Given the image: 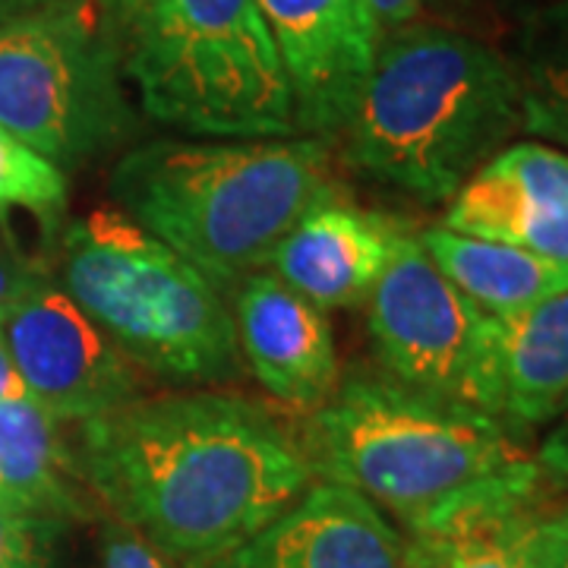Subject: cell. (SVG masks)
I'll use <instances>...</instances> for the list:
<instances>
[{
    "label": "cell",
    "instance_id": "cell-1",
    "mask_svg": "<svg viewBox=\"0 0 568 568\" xmlns=\"http://www.w3.org/2000/svg\"><path fill=\"white\" fill-rule=\"evenodd\" d=\"M80 426L89 493L183 566L250 540L316 480L297 433L231 392L140 395Z\"/></svg>",
    "mask_w": 568,
    "mask_h": 568
},
{
    "label": "cell",
    "instance_id": "cell-2",
    "mask_svg": "<svg viewBox=\"0 0 568 568\" xmlns=\"http://www.w3.org/2000/svg\"><path fill=\"white\" fill-rule=\"evenodd\" d=\"M297 439L313 477L392 511L407 537L470 511L537 503L547 484L537 462L493 417L366 369L338 379Z\"/></svg>",
    "mask_w": 568,
    "mask_h": 568
},
{
    "label": "cell",
    "instance_id": "cell-3",
    "mask_svg": "<svg viewBox=\"0 0 568 568\" xmlns=\"http://www.w3.org/2000/svg\"><path fill=\"white\" fill-rule=\"evenodd\" d=\"M111 196L224 291L263 272L338 183L320 136L152 140L114 164Z\"/></svg>",
    "mask_w": 568,
    "mask_h": 568
},
{
    "label": "cell",
    "instance_id": "cell-4",
    "mask_svg": "<svg viewBox=\"0 0 568 568\" xmlns=\"http://www.w3.org/2000/svg\"><path fill=\"white\" fill-rule=\"evenodd\" d=\"M525 123V82L499 51L410 22L376 44L345 126V155L376 181L446 203Z\"/></svg>",
    "mask_w": 568,
    "mask_h": 568
},
{
    "label": "cell",
    "instance_id": "cell-5",
    "mask_svg": "<svg viewBox=\"0 0 568 568\" xmlns=\"http://www.w3.org/2000/svg\"><path fill=\"white\" fill-rule=\"evenodd\" d=\"M61 287L133 364L162 379L224 383L244 366L222 287L118 205L63 231Z\"/></svg>",
    "mask_w": 568,
    "mask_h": 568
},
{
    "label": "cell",
    "instance_id": "cell-6",
    "mask_svg": "<svg viewBox=\"0 0 568 568\" xmlns=\"http://www.w3.org/2000/svg\"><path fill=\"white\" fill-rule=\"evenodd\" d=\"M126 77L152 121L205 140H275L297 130L282 54L256 0H142Z\"/></svg>",
    "mask_w": 568,
    "mask_h": 568
},
{
    "label": "cell",
    "instance_id": "cell-7",
    "mask_svg": "<svg viewBox=\"0 0 568 568\" xmlns=\"http://www.w3.org/2000/svg\"><path fill=\"white\" fill-rule=\"evenodd\" d=\"M0 126L63 171L133 130L121 48L80 3H39L0 20Z\"/></svg>",
    "mask_w": 568,
    "mask_h": 568
},
{
    "label": "cell",
    "instance_id": "cell-8",
    "mask_svg": "<svg viewBox=\"0 0 568 568\" xmlns=\"http://www.w3.org/2000/svg\"><path fill=\"white\" fill-rule=\"evenodd\" d=\"M364 306L373 345L395 383L496 420L493 316L436 268L420 234L407 227L398 237Z\"/></svg>",
    "mask_w": 568,
    "mask_h": 568
},
{
    "label": "cell",
    "instance_id": "cell-9",
    "mask_svg": "<svg viewBox=\"0 0 568 568\" xmlns=\"http://www.w3.org/2000/svg\"><path fill=\"white\" fill-rule=\"evenodd\" d=\"M0 332L26 395L58 420L85 424L140 398V366L51 278L0 320Z\"/></svg>",
    "mask_w": 568,
    "mask_h": 568
},
{
    "label": "cell",
    "instance_id": "cell-10",
    "mask_svg": "<svg viewBox=\"0 0 568 568\" xmlns=\"http://www.w3.org/2000/svg\"><path fill=\"white\" fill-rule=\"evenodd\" d=\"M282 54L297 130L345 133L373 70L379 29L366 0H256Z\"/></svg>",
    "mask_w": 568,
    "mask_h": 568
},
{
    "label": "cell",
    "instance_id": "cell-11",
    "mask_svg": "<svg viewBox=\"0 0 568 568\" xmlns=\"http://www.w3.org/2000/svg\"><path fill=\"white\" fill-rule=\"evenodd\" d=\"M190 568H414L383 508L338 484H313L260 534Z\"/></svg>",
    "mask_w": 568,
    "mask_h": 568
},
{
    "label": "cell",
    "instance_id": "cell-12",
    "mask_svg": "<svg viewBox=\"0 0 568 568\" xmlns=\"http://www.w3.org/2000/svg\"><path fill=\"white\" fill-rule=\"evenodd\" d=\"M443 227L568 263V152L506 145L448 200Z\"/></svg>",
    "mask_w": 568,
    "mask_h": 568
},
{
    "label": "cell",
    "instance_id": "cell-13",
    "mask_svg": "<svg viewBox=\"0 0 568 568\" xmlns=\"http://www.w3.org/2000/svg\"><path fill=\"white\" fill-rule=\"evenodd\" d=\"M234 328L244 364L272 398L304 414L332 398L342 379L332 325L278 275L256 272L237 284Z\"/></svg>",
    "mask_w": 568,
    "mask_h": 568
},
{
    "label": "cell",
    "instance_id": "cell-14",
    "mask_svg": "<svg viewBox=\"0 0 568 568\" xmlns=\"http://www.w3.org/2000/svg\"><path fill=\"white\" fill-rule=\"evenodd\" d=\"M407 224L345 200L316 205L272 256V275L320 310L366 304Z\"/></svg>",
    "mask_w": 568,
    "mask_h": 568
},
{
    "label": "cell",
    "instance_id": "cell-15",
    "mask_svg": "<svg viewBox=\"0 0 568 568\" xmlns=\"http://www.w3.org/2000/svg\"><path fill=\"white\" fill-rule=\"evenodd\" d=\"M496 420L506 429L552 424L568 407V291L493 316Z\"/></svg>",
    "mask_w": 568,
    "mask_h": 568
},
{
    "label": "cell",
    "instance_id": "cell-16",
    "mask_svg": "<svg viewBox=\"0 0 568 568\" xmlns=\"http://www.w3.org/2000/svg\"><path fill=\"white\" fill-rule=\"evenodd\" d=\"M61 424L29 395L0 402V496L36 525L92 515Z\"/></svg>",
    "mask_w": 568,
    "mask_h": 568
},
{
    "label": "cell",
    "instance_id": "cell-17",
    "mask_svg": "<svg viewBox=\"0 0 568 568\" xmlns=\"http://www.w3.org/2000/svg\"><path fill=\"white\" fill-rule=\"evenodd\" d=\"M420 244L448 282L487 316H508L568 291V263L521 246L467 237L448 227H429Z\"/></svg>",
    "mask_w": 568,
    "mask_h": 568
},
{
    "label": "cell",
    "instance_id": "cell-18",
    "mask_svg": "<svg viewBox=\"0 0 568 568\" xmlns=\"http://www.w3.org/2000/svg\"><path fill=\"white\" fill-rule=\"evenodd\" d=\"M537 518L534 503L484 508L429 534L407 537L414 568H528Z\"/></svg>",
    "mask_w": 568,
    "mask_h": 568
},
{
    "label": "cell",
    "instance_id": "cell-19",
    "mask_svg": "<svg viewBox=\"0 0 568 568\" xmlns=\"http://www.w3.org/2000/svg\"><path fill=\"white\" fill-rule=\"evenodd\" d=\"M22 209L41 222L61 219L67 209V178L54 162L0 126V212Z\"/></svg>",
    "mask_w": 568,
    "mask_h": 568
},
{
    "label": "cell",
    "instance_id": "cell-20",
    "mask_svg": "<svg viewBox=\"0 0 568 568\" xmlns=\"http://www.w3.org/2000/svg\"><path fill=\"white\" fill-rule=\"evenodd\" d=\"M528 118H568V0L540 13L528 36Z\"/></svg>",
    "mask_w": 568,
    "mask_h": 568
},
{
    "label": "cell",
    "instance_id": "cell-21",
    "mask_svg": "<svg viewBox=\"0 0 568 568\" xmlns=\"http://www.w3.org/2000/svg\"><path fill=\"white\" fill-rule=\"evenodd\" d=\"M102 568H190L152 547L145 537L121 521H111L102 530Z\"/></svg>",
    "mask_w": 568,
    "mask_h": 568
},
{
    "label": "cell",
    "instance_id": "cell-22",
    "mask_svg": "<svg viewBox=\"0 0 568 568\" xmlns=\"http://www.w3.org/2000/svg\"><path fill=\"white\" fill-rule=\"evenodd\" d=\"M32 528L36 521L0 496V568H44Z\"/></svg>",
    "mask_w": 568,
    "mask_h": 568
},
{
    "label": "cell",
    "instance_id": "cell-23",
    "mask_svg": "<svg viewBox=\"0 0 568 568\" xmlns=\"http://www.w3.org/2000/svg\"><path fill=\"white\" fill-rule=\"evenodd\" d=\"M528 568H568V508L534 521Z\"/></svg>",
    "mask_w": 568,
    "mask_h": 568
},
{
    "label": "cell",
    "instance_id": "cell-24",
    "mask_svg": "<svg viewBox=\"0 0 568 568\" xmlns=\"http://www.w3.org/2000/svg\"><path fill=\"white\" fill-rule=\"evenodd\" d=\"M41 282H48V272L41 265L26 260L17 250L0 246V320Z\"/></svg>",
    "mask_w": 568,
    "mask_h": 568
},
{
    "label": "cell",
    "instance_id": "cell-25",
    "mask_svg": "<svg viewBox=\"0 0 568 568\" xmlns=\"http://www.w3.org/2000/svg\"><path fill=\"white\" fill-rule=\"evenodd\" d=\"M534 462H537L547 484L568 487V407L552 420V429L544 436Z\"/></svg>",
    "mask_w": 568,
    "mask_h": 568
},
{
    "label": "cell",
    "instance_id": "cell-26",
    "mask_svg": "<svg viewBox=\"0 0 568 568\" xmlns=\"http://www.w3.org/2000/svg\"><path fill=\"white\" fill-rule=\"evenodd\" d=\"M366 7H369L373 22L379 29V39H383L386 32H395V29L417 20V13L424 10V0H366Z\"/></svg>",
    "mask_w": 568,
    "mask_h": 568
},
{
    "label": "cell",
    "instance_id": "cell-27",
    "mask_svg": "<svg viewBox=\"0 0 568 568\" xmlns=\"http://www.w3.org/2000/svg\"><path fill=\"white\" fill-rule=\"evenodd\" d=\"M104 10V17L111 22V36H126V29H130V22L136 20V13H140L142 0H99Z\"/></svg>",
    "mask_w": 568,
    "mask_h": 568
},
{
    "label": "cell",
    "instance_id": "cell-28",
    "mask_svg": "<svg viewBox=\"0 0 568 568\" xmlns=\"http://www.w3.org/2000/svg\"><path fill=\"white\" fill-rule=\"evenodd\" d=\"M26 395V386H22L20 373L13 366V357L7 351V342H3V332H0V402L7 398H22Z\"/></svg>",
    "mask_w": 568,
    "mask_h": 568
},
{
    "label": "cell",
    "instance_id": "cell-29",
    "mask_svg": "<svg viewBox=\"0 0 568 568\" xmlns=\"http://www.w3.org/2000/svg\"><path fill=\"white\" fill-rule=\"evenodd\" d=\"M525 126H534V130H549V133H559L568 140V118H544V114H530Z\"/></svg>",
    "mask_w": 568,
    "mask_h": 568
},
{
    "label": "cell",
    "instance_id": "cell-30",
    "mask_svg": "<svg viewBox=\"0 0 568 568\" xmlns=\"http://www.w3.org/2000/svg\"><path fill=\"white\" fill-rule=\"evenodd\" d=\"M7 13H13V10H10V0H0V20H3Z\"/></svg>",
    "mask_w": 568,
    "mask_h": 568
}]
</instances>
